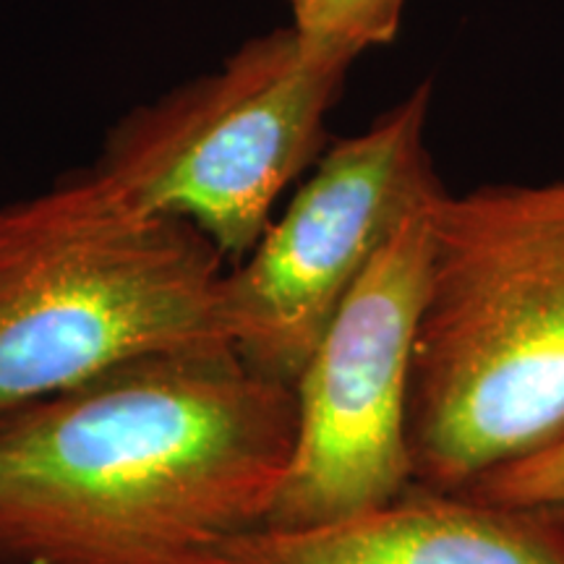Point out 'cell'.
<instances>
[{
	"label": "cell",
	"instance_id": "obj_1",
	"mask_svg": "<svg viewBox=\"0 0 564 564\" xmlns=\"http://www.w3.org/2000/svg\"><path fill=\"white\" fill-rule=\"evenodd\" d=\"M295 390L230 345L147 352L0 415V564H212L264 525Z\"/></svg>",
	"mask_w": 564,
	"mask_h": 564
},
{
	"label": "cell",
	"instance_id": "obj_2",
	"mask_svg": "<svg viewBox=\"0 0 564 564\" xmlns=\"http://www.w3.org/2000/svg\"><path fill=\"white\" fill-rule=\"evenodd\" d=\"M564 436V178L444 188L413 348V486L465 491Z\"/></svg>",
	"mask_w": 564,
	"mask_h": 564
},
{
	"label": "cell",
	"instance_id": "obj_3",
	"mask_svg": "<svg viewBox=\"0 0 564 564\" xmlns=\"http://www.w3.org/2000/svg\"><path fill=\"white\" fill-rule=\"evenodd\" d=\"M228 262L95 167L0 207V415L147 352L230 345Z\"/></svg>",
	"mask_w": 564,
	"mask_h": 564
},
{
	"label": "cell",
	"instance_id": "obj_4",
	"mask_svg": "<svg viewBox=\"0 0 564 564\" xmlns=\"http://www.w3.org/2000/svg\"><path fill=\"white\" fill-rule=\"evenodd\" d=\"M350 66L291 26L259 34L220 68L133 108L91 167L144 212L194 225L236 264L319 154Z\"/></svg>",
	"mask_w": 564,
	"mask_h": 564
},
{
	"label": "cell",
	"instance_id": "obj_5",
	"mask_svg": "<svg viewBox=\"0 0 564 564\" xmlns=\"http://www.w3.org/2000/svg\"><path fill=\"white\" fill-rule=\"evenodd\" d=\"M429 105L426 82L369 129L329 147L253 249L225 270V337L259 377L295 390L392 230L442 188L426 150Z\"/></svg>",
	"mask_w": 564,
	"mask_h": 564
},
{
	"label": "cell",
	"instance_id": "obj_6",
	"mask_svg": "<svg viewBox=\"0 0 564 564\" xmlns=\"http://www.w3.org/2000/svg\"><path fill=\"white\" fill-rule=\"evenodd\" d=\"M442 192L392 230L295 382L293 455L262 528L335 523L413 489V348Z\"/></svg>",
	"mask_w": 564,
	"mask_h": 564
},
{
	"label": "cell",
	"instance_id": "obj_7",
	"mask_svg": "<svg viewBox=\"0 0 564 564\" xmlns=\"http://www.w3.org/2000/svg\"><path fill=\"white\" fill-rule=\"evenodd\" d=\"M212 564H564V512L413 486L335 523L257 528Z\"/></svg>",
	"mask_w": 564,
	"mask_h": 564
},
{
	"label": "cell",
	"instance_id": "obj_8",
	"mask_svg": "<svg viewBox=\"0 0 564 564\" xmlns=\"http://www.w3.org/2000/svg\"><path fill=\"white\" fill-rule=\"evenodd\" d=\"M288 9L303 42L352 63L398 37L405 0H288Z\"/></svg>",
	"mask_w": 564,
	"mask_h": 564
},
{
	"label": "cell",
	"instance_id": "obj_9",
	"mask_svg": "<svg viewBox=\"0 0 564 564\" xmlns=\"http://www.w3.org/2000/svg\"><path fill=\"white\" fill-rule=\"evenodd\" d=\"M465 494L514 507H544L564 512V436L544 449L491 470Z\"/></svg>",
	"mask_w": 564,
	"mask_h": 564
}]
</instances>
